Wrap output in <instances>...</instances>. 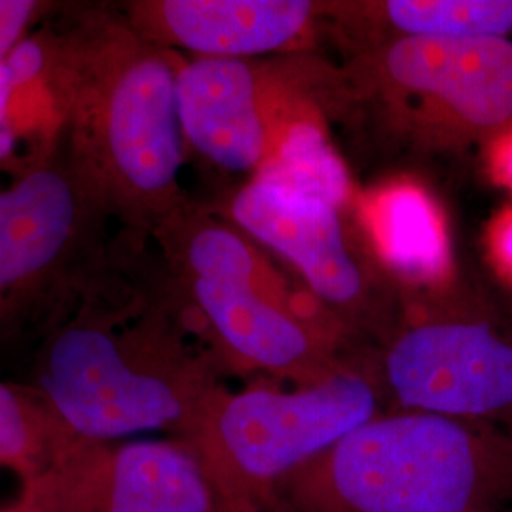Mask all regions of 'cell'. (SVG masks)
<instances>
[{
  "label": "cell",
  "mask_w": 512,
  "mask_h": 512,
  "mask_svg": "<svg viewBox=\"0 0 512 512\" xmlns=\"http://www.w3.org/2000/svg\"><path fill=\"white\" fill-rule=\"evenodd\" d=\"M114 247L44 329L33 384L74 437H177L219 389V359L192 344L171 304L150 298Z\"/></svg>",
  "instance_id": "1"
},
{
  "label": "cell",
  "mask_w": 512,
  "mask_h": 512,
  "mask_svg": "<svg viewBox=\"0 0 512 512\" xmlns=\"http://www.w3.org/2000/svg\"><path fill=\"white\" fill-rule=\"evenodd\" d=\"M44 33L65 150L128 239L152 238L186 205L177 59L109 4L63 8Z\"/></svg>",
  "instance_id": "2"
},
{
  "label": "cell",
  "mask_w": 512,
  "mask_h": 512,
  "mask_svg": "<svg viewBox=\"0 0 512 512\" xmlns=\"http://www.w3.org/2000/svg\"><path fill=\"white\" fill-rule=\"evenodd\" d=\"M511 495L512 440L475 421L395 410L311 461L272 511L497 512Z\"/></svg>",
  "instance_id": "3"
},
{
  "label": "cell",
  "mask_w": 512,
  "mask_h": 512,
  "mask_svg": "<svg viewBox=\"0 0 512 512\" xmlns=\"http://www.w3.org/2000/svg\"><path fill=\"white\" fill-rule=\"evenodd\" d=\"M222 366L264 372L296 384L351 365L344 334L296 310L277 291L253 241L226 219L184 205L152 234Z\"/></svg>",
  "instance_id": "4"
},
{
  "label": "cell",
  "mask_w": 512,
  "mask_h": 512,
  "mask_svg": "<svg viewBox=\"0 0 512 512\" xmlns=\"http://www.w3.org/2000/svg\"><path fill=\"white\" fill-rule=\"evenodd\" d=\"M366 366H344L293 389L219 387L175 437L200 461L220 512H270L311 461L385 412Z\"/></svg>",
  "instance_id": "5"
},
{
  "label": "cell",
  "mask_w": 512,
  "mask_h": 512,
  "mask_svg": "<svg viewBox=\"0 0 512 512\" xmlns=\"http://www.w3.org/2000/svg\"><path fill=\"white\" fill-rule=\"evenodd\" d=\"M107 205L65 145L0 188V329L65 310L109 262Z\"/></svg>",
  "instance_id": "6"
},
{
  "label": "cell",
  "mask_w": 512,
  "mask_h": 512,
  "mask_svg": "<svg viewBox=\"0 0 512 512\" xmlns=\"http://www.w3.org/2000/svg\"><path fill=\"white\" fill-rule=\"evenodd\" d=\"M0 512H220L188 444L74 439Z\"/></svg>",
  "instance_id": "7"
},
{
  "label": "cell",
  "mask_w": 512,
  "mask_h": 512,
  "mask_svg": "<svg viewBox=\"0 0 512 512\" xmlns=\"http://www.w3.org/2000/svg\"><path fill=\"white\" fill-rule=\"evenodd\" d=\"M372 374L406 412L476 421L512 410V344L486 323H412L387 342Z\"/></svg>",
  "instance_id": "8"
},
{
  "label": "cell",
  "mask_w": 512,
  "mask_h": 512,
  "mask_svg": "<svg viewBox=\"0 0 512 512\" xmlns=\"http://www.w3.org/2000/svg\"><path fill=\"white\" fill-rule=\"evenodd\" d=\"M228 222L285 256L346 330L365 317V270L351 251L340 207L251 179L228 203Z\"/></svg>",
  "instance_id": "9"
},
{
  "label": "cell",
  "mask_w": 512,
  "mask_h": 512,
  "mask_svg": "<svg viewBox=\"0 0 512 512\" xmlns=\"http://www.w3.org/2000/svg\"><path fill=\"white\" fill-rule=\"evenodd\" d=\"M387 92L421 99L461 128H501L512 118V40L397 37L374 59Z\"/></svg>",
  "instance_id": "10"
},
{
  "label": "cell",
  "mask_w": 512,
  "mask_h": 512,
  "mask_svg": "<svg viewBox=\"0 0 512 512\" xmlns=\"http://www.w3.org/2000/svg\"><path fill=\"white\" fill-rule=\"evenodd\" d=\"M268 69L253 59L194 57L179 63L177 103L186 147L232 173H253L296 116H281Z\"/></svg>",
  "instance_id": "11"
},
{
  "label": "cell",
  "mask_w": 512,
  "mask_h": 512,
  "mask_svg": "<svg viewBox=\"0 0 512 512\" xmlns=\"http://www.w3.org/2000/svg\"><path fill=\"white\" fill-rule=\"evenodd\" d=\"M116 8L137 35L165 52L220 59L285 50L317 12L306 0H129Z\"/></svg>",
  "instance_id": "12"
},
{
  "label": "cell",
  "mask_w": 512,
  "mask_h": 512,
  "mask_svg": "<svg viewBox=\"0 0 512 512\" xmlns=\"http://www.w3.org/2000/svg\"><path fill=\"white\" fill-rule=\"evenodd\" d=\"M368 224L385 262L410 281H437L448 268V247L435 205L425 192L395 186L368 205Z\"/></svg>",
  "instance_id": "13"
},
{
  "label": "cell",
  "mask_w": 512,
  "mask_h": 512,
  "mask_svg": "<svg viewBox=\"0 0 512 512\" xmlns=\"http://www.w3.org/2000/svg\"><path fill=\"white\" fill-rule=\"evenodd\" d=\"M251 179L275 184L336 207L351 198V179L321 124L300 114L291 120Z\"/></svg>",
  "instance_id": "14"
},
{
  "label": "cell",
  "mask_w": 512,
  "mask_h": 512,
  "mask_svg": "<svg viewBox=\"0 0 512 512\" xmlns=\"http://www.w3.org/2000/svg\"><path fill=\"white\" fill-rule=\"evenodd\" d=\"M74 439L37 389L0 380V471L18 476L19 488L42 475Z\"/></svg>",
  "instance_id": "15"
},
{
  "label": "cell",
  "mask_w": 512,
  "mask_h": 512,
  "mask_svg": "<svg viewBox=\"0 0 512 512\" xmlns=\"http://www.w3.org/2000/svg\"><path fill=\"white\" fill-rule=\"evenodd\" d=\"M399 37H509L512 0H389L366 4Z\"/></svg>",
  "instance_id": "16"
},
{
  "label": "cell",
  "mask_w": 512,
  "mask_h": 512,
  "mask_svg": "<svg viewBox=\"0 0 512 512\" xmlns=\"http://www.w3.org/2000/svg\"><path fill=\"white\" fill-rule=\"evenodd\" d=\"M6 57L0 61V171L10 173L14 179H18L35 165L31 162V156L16 126L14 78L6 63Z\"/></svg>",
  "instance_id": "17"
},
{
  "label": "cell",
  "mask_w": 512,
  "mask_h": 512,
  "mask_svg": "<svg viewBox=\"0 0 512 512\" xmlns=\"http://www.w3.org/2000/svg\"><path fill=\"white\" fill-rule=\"evenodd\" d=\"M63 6L42 0H0V61Z\"/></svg>",
  "instance_id": "18"
},
{
  "label": "cell",
  "mask_w": 512,
  "mask_h": 512,
  "mask_svg": "<svg viewBox=\"0 0 512 512\" xmlns=\"http://www.w3.org/2000/svg\"><path fill=\"white\" fill-rule=\"evenodd\" d=\"M499 251L503 258L512 264V219L507 220L503 226H501V232H499Z\"/></svg>",
  "instance_id": "19"
},
{
  "label": "cell",
  "mask_w": 512,
  "mask_h": 512,
  "mask_svg": "<svg viewBox=\"0 0 512 512\" xmlns=\"http://www.w3.org/2000/svg\"><path fill=\"white\" fill-rule=\"evenodd\" d=\"M503 169H505V175L507 179L512 183V147L507 150L505 154V160H503Z\"/></svg>",
  "instance_id": "20"
},
{
  "label": "cell",
  "mask_w": 512,
  "mask_h": 512,
  "mask_svg": "<svg viewBox=\"0 0 512 512\" xmlns=\"http://www.w3.org/2000/svg\"><path fill=\"white\" fill-rule=\"evenodd\" d=\"M272 512H277V511H272Z\"/></svg>",
  "instance_id": "21"
}]
</instances>
